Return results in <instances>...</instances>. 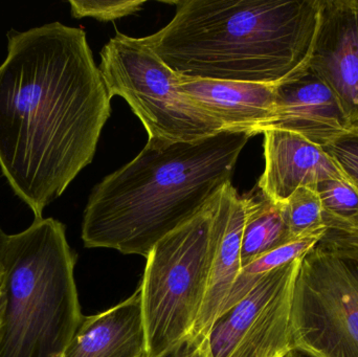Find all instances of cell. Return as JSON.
<instances>
[{"mask_svg":"<svg viewBox=\"0 0 358 357\" xmlns=\"http://www.w3.org/2000/svg\"><path fill=\"white\" fill-rule=\"evenodd\" d=\"M0 64V170L43 218L96 154L111 98L85 31L63 23L8 31Z\"/></svg>","mask_w":358,"mask_h":357,"instance_id":"1","label":"cell"},{"mask_svg":"<svg viewBox=\"0 0 358 357\" xmlns=\"http://www.w3.org/2000/svg\"><path fill=\"white\" fill-rule=\"evenodd\" d=\"M250 138L222 131L196 142L148 140L138 156L92 189L82 224L84 245L148 257L231 182Z\"/></svg>","mask_w":358,"mask_h":357,"instance_id":"2","label":"cell"},{"mask_svg":"<svg viewBox=\"0 0 358 357\" xmlns=\"http://www.w3.org/2000/svg\"><path fill=\"white\" fill-rule=\"evenodd\" d=\"M173 19L142 40L174 73L277 84L310 54L319 0H178Z\"/></svg>","mask_w":358,"mask_h":357,"instance_id":"3","label":"cell"},{"mask_svg":"<svg viewBox=\"0 0 358 357\" xmlns=\"http://www.w3.org/2000/svg\"><path fill=\"white\" fill-rule=\"evenodd\" d=\"M66 228L35 219L8 235L0 281V357H62L81 323Z\"/></svg>","mask_w":358,"mask_h":357,"instance_id":"4","label":"cell"},{"mask_svg":"<svg viewBox=\"0 0 358 357\" xmlns=\"http://www.w3.org/2000/svg\"><path fill=\"white\" fill-rule=\"evenodd\" d=\"M324 221L327 230L301 258L292 342L315 357H358V224Z\"/></svg>","mask_w":358,"mask_h":357,"instance_id":"5","label":"cell"},{"mask_svg":"<svg viewBox=\"0 0 358 357\" xmlns=\"http://www.w3.org/2000/svg\"><path fill=\"white\" fill-rule=\"evenodd\" d=\"M214 198L157 243L147 257L142 289L146 357H157L192 333L203 306L212 258Z\"/></svg>","mask_w":358,"mask_h":357,"instance_id":"6","label":"cell"},{"mask_svg":"<svg viewBox=\"0 0 358 357\" xmlns=\"http://www.w3.org/2000/svg\"><path fill=\"white\" fill-rule=\"evenodd\" d=\"M99 65L109 96H121L148 140L196 142L224 131L178 87V75L143 42L117 31L101 50Z\"/></svg>","mask_w":358,"mask_h":357,"instance_id":"7","label":"cell"},{"mask_svg":"<svg viewBox=\"0 0 358 357\" xmlns=\"http://www.w3.org/2000/svg\"><path fill=\"white\" fill-rule=\"evenodd\" d=\"M300 261L271 270L217 316L208 335L213 357H281L294 347L292 295Z\"/></svg>","mask_w":358,"mask_h":357,"instance_id":"8","label":"cell"},{"mask_svg":"<svg viewBox=\"0 0 358 357\" xmlns=\"http://www.w3.org/2000/svg\"><path fill=\"white\" fill-rule=\"evenodd\" d=\"M307 65L334 92L349 129L358 133V0H319Z\"/></svg>","mask_w":358,"mask_h":357,"instance_id":"9","label":"cell"},{"mask_svg":"<svg viewBox=\"0 0 358 357\" xmlns=\"http://www.w3.org/2000/svg\"><path fill=\"white\" fill-rule=\"evenodd\" d=\"M267 129L294 132L322 148L352 133L334 92L307 63L275 84V111Z\"/></svg>","mask_w":358,"mask_h":357,"instance_id":"10","label":"cell"},{"mask_svg":"<svg viewBox=\"0 0 358 357\" xmlns=\"http://www.w3.org/2000/svg\"><path fill=\"white\" fill-rule=\"evenodd\" d=\"M264 136L265 169L258 182L261 193L282 203L301 187H315L330 178L347 180L322 147L294 132L267 129Z\"/></svg>","mask_w":358,"mask_h":357,"instance_id":"11","label":"cell"},{"mask_svg":"<svg viewBox=\"0 0 358 357\" xmlns=\"http://www.w3.org/2000/svg\"><path fill=\"white\" fill-rule=\"evenodd\" d=\"M244 201L231 182L214 199L212 216V258L203 306L192 333L208 335L213 323L241 270Z\"/></svg>","mask_w":358,"mask_h":357,"instance_id":"12","label":"cell"},{"mask_svg":"<svg viewBox=\"0 0 358 357\" xmlns=\"http://www.w3.org/2000/svg\"><path fill=\"white\" fill-rule=\"evenodd\" d=\"M178 87L224 131L262 133L275 111V84L196 79L178 75Z\"/></svg>","mask_w":358,"mask_h":357,"instance_id":"13","label":"cell"},{"mask_svg":"<svg viewBox=\"0 0 358 357\" xmlns=\"http://www.w3.org/2000/svg\"><path fill=\"white\" fill-rule=\"evenodd\" d=\"M142 289L115 307L84 316L62 357H146Z\"/></svg>","mask_w":358,"mask_h":357,"instance_id":"14","label":"cell"},{"mask_svg":"<svg viewBox=\"0 0 358 357\" xmlns=\"http://www.w3.org/2000/svg\"><path fill=\"white\" fill-rule=\"evenodd\" d=\"M244 228L241 245V268L261 256L294 240L284 220L281 203L264 195L243 197Z\"/></svg>","mask_w":358,"mask_h":357,"instance_id":"15","label":"cell"},{"mask_svg":"<svg viewBox=\"0 0 358 357\" xmlns=\"http://www.w3.org/2000/svg\"><path fill=\"white\" fill-rule=\"evenodd\" d=\"M326 230L294 239V240L261 256L252 263L242 268L222 308H221L220 314L233 307L240 300L243 299L256 286L257 283L263 277L266 276L269 272L284 265V264L299 259V258H302L309 249H313L317 245V241L322 238Z\"/></svg>","mask_w":358,"mask_h":357,"instance_id":"16","label":"cell"},{"mask_svg":"<svg viewBox=\"0 0 358 357\" xmlns=\"http://www.w3.org/2000/svg\"><path fill=\"white\" fill-rule=\"evenodd\" d=\"M284 220L292 239L326 230L321 198L315 187L296 189L281 203Z\"/></svg>","mask_w":358,"mask_h":357,"instance_id":"17","label":"cell"},{"mask_svg":"<svg viewBox=\"0 0 358 357\" xmlns=\"http://www.w3.org/2000/svg\"><path fill=\"white\" fill-rule=\"evenodd\" d=\"M324 215L348 224H358V190L348 180L330 178L315 187Z\"/></svg>","mask_w":358,"mask_h":357,"instance_id":"18","label":"cell"},{"mask_svg":"<svg viewBox=\"0 0 358 357\" xmlns=\"http://www.w3.org/2000/svg\"><path fill=\"white\" fill-rule=\"evenodd\" d=\"M71 12L75 18H94L115 21L136 14L146 1L143 0H71Z\"/></svg>","mask_w":358,"mask_h":357,"instance_id":"19","label":"cell"},{"mask_svg":"<svg viewBox=\"0 0 358 357\" xmlns=\"http://www.w3.org/2000/svg\"><path fill=\"white\" fill-rule=\"evenodd\" d=\"M323 149L358 190V133L342 136Z\"/></svg>","mask_w":358,"mask_h":357,"instance_id":"20","label":"cell"},{"mask_svg":"<svg viewBox=\"0 0 358 357\" xmlns=\"http://www.w3.org/2000/svg\"><path fill=\"white\" fill-rule=\"evenodd\" d=\"M157 357H213L208 335L189 333Z\"/></svg>","mask_w":358,"mask_h":357,"instance_id":"21","label":"cell"},{"mask_svg":"<svg viewBox=\"0 0 358 357\" xmlns=\"http://www.w3.org/2000/svg\"><path fill=\"white\" fill-rule=\"evenodd\" d=\"M8 235L2 230L0 226V281L3 274L4 257H6V243H8Z\"/></svg>","mask_w":358,"mask_h":357,"instance_id":"22","label":"cell"},{"mask_svg":"<svg viewBox=\"0 0 358 357\" xmlns=\"http://www.w3.org/2000/svg\"><path fill=\"white\" fill-rule=\"evenodd\" d=\"M281 357H315L309 352L305 351V350L301 349L299 347H292L288 351H286Z\"/></svg>","mask_w":358,"mask_h":357,"instance_id":"23","label":"cell"}]
</instances>
